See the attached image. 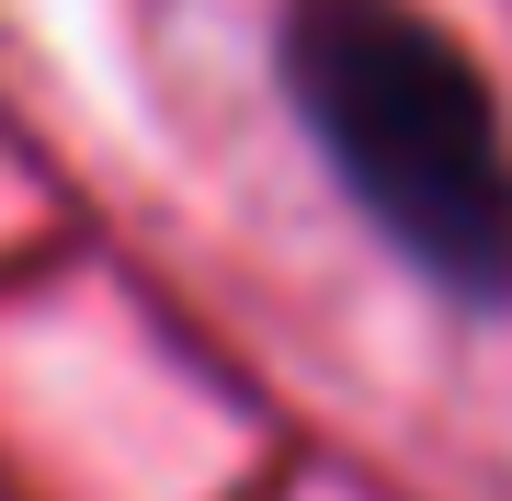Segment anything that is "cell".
I'll use <instances>...</instances> for the list:
<instances>
[{"label":"cell","instance_id":"obj_1","mask_svg":"<svg viewBox=\"0 0 512 501\" xmlns=\"http://www.w3.org/2000/svg\"><path fill=\"white\" fill-rule=\"evenodd\" d=\"M285 92L330 183L456 308H512V137L478 57L410 0H296Z\"/></svg>","mask_w":512,"mask_h":501}]
</instances>
